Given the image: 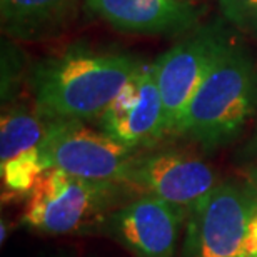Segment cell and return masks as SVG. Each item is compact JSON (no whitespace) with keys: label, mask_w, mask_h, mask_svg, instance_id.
<instances>
[{"label":"cell","mask_w":257,"mask_h":257,"mask_svg":"<svg viewBox=\"0 0 257 257\" xmlns=\"http://www.w3.org/2000/svg\"><path fill=\"white\" fill-rule=\"evenodd\" d=\"M141 64L125 52L72 45L32 67L34 109L45 122L99 120Z\"/></svg>","instance_id":"1"},{"label":"cell","mask_w":257,"mask_h":257,"mask_svg":"<svg viewBox=\"0 0 257 257\" xmlns=\"http://www.w3.org/2000/svg\"><path fill=\"white\" fill-rule=\"evenodd\" d=\"M257 112V65L242 45L230 44L192 97L176 136L204 149L232 142Z\"/></svg>","instance_id":"2"},{"label":"cell","mask_w":257,"mask_h":257,"mask_svg":"<svg viewBox=\"0 0 257 257\" xmlns=\"http://www.w3.org/2000/svg\"><path fill=\"white\" fill-rule=\"evenodd\" d=\"M127 189L122 182L45 169L25 197L22 220L32 230L50 235L99 230L107 215L124 204Z\"/></svg>","instance_id":"3"},{"label":"cell","mask_w":257,"mask_h":257,"mask_svg":"<svg viewBox=\"0 0 257 257\" xmlns=\"http://www.w3.org/2000/svg\"><path fill=\"white\" fill-rule=\"evenodd\" d=\"M257 187L224 181L187 210L181 257H247Z\"/></svg>","instance_id":"4"},{"label":"cell","mask_w":257,"mask_h":257,"mask_svg":"<svg viewBox=\"0 0 257 257\" xmlns=\"http://www.w3.org/2000/svg\"><path fill=\"white\" fill-rule=\"evenodd\" d=\"M232 44L220 20L197 25L154 60L167 136H176L192 97Z\"/></svg>","instance_id":"5"},{"label":"cell","mask_w":257,"mask_h":257,"mask_svg":"<svg viewBox=\"0 0 257 257\" xmlns=\"http://www.w3.org/2000/svg\"><path fill=\"white\" fill-rule=\"evenodd\" d=\"M139 151L80 120L49 122L39 147L44 169H60L90 181L122 182Z\"/></svg>","instance_id":"6"},{"label":"cell","mask_w":257,"mask_h":257,"mask_svg":"<svg viewBox=\"0 0 257 257\" xmlns=\"http://www.w3.org/2000/svg\"><path fill=\"white\" fill-rule=\"evenodd\" d=\"M122 184L131 191L154 195L191 209L219 186L217 174L207 162L182 151L137 152Z\"/></svg>","instance_id":"7"},{"label":"cell","mask_w":257,"mask_h":257,"mask_svg":"<svg viewBox=\"0 0 257 257\" xmlns=\"http://www.w3.org/2000/svg\"><path fill=\"white\" fill-rule=\"evenodd\" d=\"M187 209L141 194L107 215L99 232L136 257H176Z\"/></svg>","instance_id":"8"},{"label":"cell","mask_w":257,"mask_h":257,"mask_svg":"<svg viewBox=\"0 0 257 257\" xmlns=\"http://www.w3.org/2000/svg\"><path fill=\"white\" fill-rule=\"evenodd\" d=\"M99 127L127 147H152L167 136L154 62L142 60L99 117Z\"/></svg>","instance_id":"9"},{"label":"cell","mask_w":257,"mask_h":257,"mask_svg":"<svg viewBox=\"0 0 257 257\" xmlns=\"http://www.w3.org/2000/svg\"><path fill=\"white\" fill-rule=\"evenodd\" d=\"M84 7L122 34L174 35L197 27V0H84Z\"/></svg>","instance_id":"10"},{"label":"cell","mask_w":257,"mask_h":257,"mask_svg":"<svg viewBox=\"0 0 257 257\" xmlns=\"http://www.w3.org/2000/svg\"><path fill=\"white\" fill-rule=\"evenodd\" d=\"M82 0H0L4 32L39 42L60 35L75 22Z\"/></svg>","instance_id":"11"},{"label":"cell","mask_w":257,"mask_h":257,"mask_svg":"<svg viewBox=\"0 0 257 257\" xmlns=\"http://www.w3.org/2000/svg\"><path fill=\"white\" fill-rule=\"evenodd\" d=\"M49 122L37 112L24 107H14L4 112L0 120V164L37 151L42 144Z\"/></svg>","instance_id":"12"},{"label":"cell","mask_w":257,"mask_h":257,"mask_svg":"<svg viewBox=\"0 0 257 257\" xmlns=\"http://www.w3.org/2000/svg\"><path fill=\"white\" fill-rule=\"evenodd\" d=\"M222 17L240 32L257 35V0H217Z\"/></svg>","instance_id":"13"},{"label":"cell","mask_w":257,"mask_h":257,"mask_svg":"<svg viewBox=\"0 0 257 257\" xmlns=\"http://www.w3.org/2000/svg\"><path fill=\"white\" fill-rule=\"evenodd\" d=\"M250 177H252V184L257 187V166L254 167V171H252V174H250Z\"/></svg>","instance_id":"14"},{"label":"cell","mask_w":257,"mask_h":257,"mask_svg":"<svg viewBox=\"0 0 257 257\" xmlns=\"http://www.w3.org/2000/svg\"><path fill=\"white\" fill-rule=\"evenodd\" d=\"M250 257H257V252H255V254H252V255H250Z\"/></svg>","instance_id":"15"}]
</instances>
